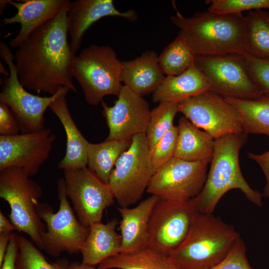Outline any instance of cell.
I'll return each mask as SVG.
<instances>
[{
  "label": "cell",
  "instance_id": "1",
  "mask_svg": "<svg viewBox=\"0 0 269 269\" xmlns=\"http://www.w3.org/2000/svg\"><path fill=\"white\" fill-rule=\"evenodd\" d=\"M69 2L17 47L14 61L19 80L25 89L50 95L63 87L77 92L72 74L76 56L68 41Z\"/></svg>",
  "mask_w": 269,
  "mask_h": 269
},
{
  "label": "cell",
  "instance_id": "2",
  "mask_svg": "<svg viewBox=\"0 0 269 269\" xmlns=\"http://www.w3.org/2000/svg\"><path fill=\"white\" fill-rule=\"evenodd\" d=\"M170 19L195 56L247 53V26L242 13L207 10L185 17L176 9Z\"/></svg>",
  "mask_w": 269,
  "mask_h": 269
},
{
  "label": "cell",
  "instance_id": "3",
  "mask_svg": "<svg viewBox=\"0 0 269 269\" xmlns=\"http://www.w3.org/2000/svg\"><path fill=\"white\" fill-rule=\"evenodd\" d=\"M248 134H230L215 139L213 155L205 184L192 200L198 212L212 214L222 197L233 189L241 190L255 205L263 206L262 193L251 187L239 164V152Z\"/></svg>",
  "mask_w": 269,
  "mask_h": 269
},
{
  "label": "cell",
  "instance_id": "4",
  "mask_svg": "<svg viewBox=\"0 0 269 269\" xmlns=\"http://www.w3.org/2000/svg\"><path fill=\"white\" fill-rule=\"evenodd\" d=\"M240 238L235 228L212 214L197 213L183 242L169 257L180 269H210Z\"/></svg>",
  "mask_w": 269,
  "mask_h": 269
},
{
  "label": "cell",
  "instance_id": "5",
  "mask_svg": "<svg viewBox=\"0 0 269 269\" xmlns=\"http://www.w3.org/2000/svg\"><path fill=\"white\" fill-rule=\"evenodd\" d=\"M122 61L109 46L91 45L76 56L72 74L88 104L97 106L107 95L118 97L122 85Z\"/></svg>",
  "mask_w": 269,
  "mask_h": 269
},
{
  "label": "cell",
  "instance_id": "6",
  "mask_svg": "<svg viewBox=\"0 0 269 269\" xmlns=\"http://www.w3.org/2000/svg\"><path fill=\"white\" fill-rule=\"evenodd\" d=\"M30 177L18 167L0 170V197L9 204V220L17 231L27 235L36 247L42 249L41 236L46 226L37 213L42 190Z\"/></svg>",
  "mask_w": 269,
  "mask_h": 269
},
{
  "label": "cell",
  "instance_id": "7",
  "mask_svg": "<svg viewBox=\"0 0 269 269\" xmlns=\"http://www.w3.org/2000/svg\"><path fill=\"white\" fill-rule=\"evenodd\" d=\"M155 171L145 134L135 135L129 148L118 159L108 183L119 207L136 203Z\"/></svg>",
  "mask_w": 269,
  "mask_h": 269
},
{
  "label": "cell",
  "instance_id": "8",
  "mask_svg": "<svg viewBox=\"0 0 269 269\" xmlns=\"http://www.w3.org/2000/svg\"><path fill=\"white\" fill-rule=\"evenodd\" d=\"M57 194L59 207L56 212L46 203L39 202L37 206L38 215L46 226L41 236L42 249L53 257L63 252L80 253L89 232V227L80 223L68 201L63 178L57 181Z\"/></svg>",
  "mask_w": 269,
  "mask_h": 269
},
{
  "label": "cell",
  "instance_id": "9",
  "mask_svg": "<svg viewBox=\"0 0 269 269\" xmlns=\"http://www.w3.org/2000/svg\"><path fill=\"white\" fill-rule=\"evenodd\" d=\"M0 56L9 70V77L3 79L0 103L7 105L18 123L21 134H29L45 129L44 114L50 104L59 96L69 92L63 87L56 94L49 97H40L29 93L20 82L14 54L5 43L0 42Z\"/></svg>",
  "mask_w": 269,
  "mask_h": 269
},
{
  "label": "cell",
  "instance_id": "10",
  "mask_svg": "<svg viewBox=\"0 0 269 269\" xmlns=\"http://www.w3.org/2000/svg\"><path fill=\"white\" fill-rule=\"evenodd\" d=\"M194 64L208 80L210 91L224 98L248 100L263 96L250 76L242 54L196 55Z\"/></svg>",
  "mask_w": 269,
  "mask_h": 269
},
{
  "label": "cell",
  "instance_id": "11",
  "mask_svg": "<svg viewBox=\"0 0 269 269\" xmlns=\"http://www.w3.org/2000/svg\"><path fill=\"white\" fill-rule=\"evenodd\" d=\"M197 213L192 199L159 198L149 220L147 247L169 255L184 240Z\"/></svg>",
  "mask_w": 269,
  "mask_h": 269
},
{
  "label": "cell",
  "instance_id": "12",
  "mask_svg": "<svg viewBox=\"0 0 269 269\" xmlns=\"http://www.w3.org/2000/svg\"><path fill=\"white\" fill-rule=\"evenodd\" d=\"M65 194L73 204L80 223L89 227L102 222L103 212L114 203L109 184L87 167L63 170Z\"/></svg>",
  "mask_w": 269,
  "mask_h": 269
},
{
  "label": "cell",
  "instance_id": "13",
  "mask_svg": "<svg viewBox=\"0 0 269 269\" xmlns=\"http://www.w3.org/2000/svg\"><path fill=\"white\" fill-rule=\"evenodd\" d=\"M178 112L215 139L244 132L238 111L225 98L210 91L180 102Z\"/></svg>",
  "mask_w": 269,
  "mask_h": 269
},
{
  "label": "cell",
  "instance_id": "14",
  "mask_svg": "<svg viewBox=\"0 0 269 269\" xmlns=\"http://www.w3.org/2000/svg\"><path fill=\"white\" fill-rule=\"evenodd\" d=\"M208 164L173 157L155 171L146 191L162 199H191L205 184Z\"/></svg>",
  "mask_w": 269,
  "mask_h": 269
},
{
  "label": "cell",
  "instance_id": "15",
  "mask_svg": "<svg viewBox=\"0 0 269 269\" xmlns=\"http://www.w3.org/2000/svg\"><path fill=\"white\" fill-rule=\"evenodd\" d=\"M56 135L49 129L11 136L0 135V170L15 167L37 174L48 158Z\"/></svg>",
  "mask_w": 269,
  "mask_h": 269
},
{
  "label": "cell",
  "instance_id": "16",
  "mask_svg": "<svg viewBox=\"0 0 269 269\" xmlns=\"http://www.w3.org/2000/svg\"><path fill=\"white\" fill-rule=\"evenodd\" d=\"M118 98L112 106L101 102L109 131L106 139L131 141L135 135L145 134L151 112L147 102L124 85Z\"/></svg>",
  "mask_w": 269,
  "mask_h": 269
},
{
  "label": "cell",
  "instance_id": "17",
  "mask_svg": "<svg viewBox=\"0 0 269 269\" xmlns=\"http://www.w3.org/2000/svg\"><path fill=\"white\" fill-rule=\"evenodd\" d=\"M108 16H120L131 22L137 19L134 9L120 11L112 0H77L67 6V22L70 46L75 54L79 50L87 30L100 19Z\"/></svg>",
  "mask_w": 269,
  "mask_h": 269
},
{
  "label": "cell",
  "instance_id": "18",
  "mask_svg": "<svg viewBox=\"0 0 269 269\" xmlns=\"http://www.w3.org/2000/svg\"><path fill=\"white\" fill-rule=\"evenodd\" d=\"M68 0H26L20 2L10 0L17 13L12 17L4 18L1 26L19 23L20 29L17 35L9 42V46L17 47L36 28L54 16L68 3Z\"/></svg>",
  "mask_w": 269,
  "mask_h": 269
},
{
  "label": "cell",
  "instance_id": "19",
  "mask_svg": "<svg viewBox=\"0 0 269 269\" xmlns=\"http://www.w3.org/2000/svg\"><path fill=\"white\" fill-rule=\"evenodd\" d=\"M158 199L157 196L150 195L135 207L118 208L121 217L120 253H133L147 247L149 220Z\"/></svg>",
  "mask_w": 269,
  "mask_h": 269
},
{
  "label": "cell",
  "instance_id": "20",
  "mask_svg": "<svg viewBox=\"0 0 269 269\" xmlns=\"http://www.w3.org/2000/svg\"><path fill=\"white\" fill-rule=\"evenodd\" d=\"M155 51L146 50L134 59L122 62V82L138 96L153 93L165 76Z\"/></svg>",
  "mask_w": 269,
  "mask_h": 269
},
{
  "label": "cell",
  "instance_id": "21",
  "mask_svg": "<svg viewBox=\"0 0 269 269\" xmlns=\"http://www.w3.org/2000/svg\"><path fill=\"white\" fill-rule=\"evenodd\" d=\"M65 92L50 104L49 108L62 124L66 136L65 154L57 165L64 170L86 167L88 161V141L76 125L69 111Z\"/></svg>",
  "mask_w": 269,
  "mask_h": 269
},
{
  "label": "cell",
  "instance_id": "22",
  "mask_svg": "<svg viewBox=\"0 0 269 269\" xmlns=\"http://www.w3.org/2000/svg\"><path fill=\"white\" fill-rule=\"evenodd\" d=\"M117 225V220L114 218L106 224L97 223L89 226L80 252L83 265L94 267L120 253L122 239L116 231Z\"/></svg>",
  "mask_w": 269,
  "mask_h": 269
},
{
  "label": "cell",
  "instance_id": "23",
  "mask_svg": "<svg viewBox=\"0 0 269 269\" xmlns=\"http://www.w3.org/2000/svg\"><path fill=\"white\" fill-rule=\"evenodd\" d=\"M178 136L174 156L190 162L211 161L215 139L184 116L178 120Z\"/></svg>",
  "mask_w": 269,
  "mask_h": 269
},
{
  "label": "cell",
  "instance_id": "24",
  "mask_svg": "<svg viewBox=\"0 0 269 269\" xmlns=\"http://www.w3.org/2000/svg\"><path fill=\"white\" fill-rule=\"evenodd\" d=\"M210 91L203 74L194 65L177 76H166L159 87L152 93L154 103H179L201 93Z\"/></svg>",
  "mask_w": 269,
  "mask_h": 269
},
{
  "label": "cell",
  "instance_id": "25",
  "mask_svg": "<svg viewBox=\"0 0 269 269\" xmlns=\"http://www.w3.org/2000/svg\"><path fill=\"white\" fill-rule=\"evenodd\" d=\"M97 269H180L169 255L146 247L118 254L100 263Z\"/></svg>",
  "mask_w": 269,
  "mask_h": 269
},
{
  "label": "cell",
  "instance_id": "26",
  "mask_svg": "<svg viewBox=\"0 0 269 269\" xmlns=\"http://www.w3.org/2000/svg\"><path fill=\"white\" fill-rule=\"evenodd\" d=\"M131 141L105 140L88 143L87 167L108 184L111 174L119 157L130 147Z\"/></svg>",
  "mask_w": 269,
  "mask_h": 269
},
{
  "label": "cell",
  "instance_id": "27",
  "mask_svg": "<svg viewBox=\"0 0 269 269\" xmlns=\"http://www.w3.org/2000/svg\"><path fill=\"white\" fill-rule=\"evenodd\" d=\"M225 99L239 113L244 132L269 137V95L254 99Z\"/></svg>",
  "mask_w": 269,
  "mask_h": 269
},
{
  "label": "cell",
  "instance_id": "28",
  "mask_svg": "<svg viewBox=\"0 0 269 269\" xmlns=\"http://www.w3.org/2000/svg\"><path fill=\"white\" fill-rule=\"evenodd\" d=\"M247 53L269 59V11L257 9L248 11Z\"/></svg>",
  "mask_w": 269,
  "mask_h": 269
},
{
  "label": "cell",
  "instance_id": "29",
  "mask_svg": "<svg viewBox=\"0 0 269 269\" xmlns=\"http://www.w3.org/2000/svg\"><path fill=\"white\" fill-rule=\"evenodd\" d=\"M195 55L179 35L168 45L158 57L159 64L166 76L181 74L194 65Z\"/></svg>",
  "mask_w": 269,
  "mask_h": 269
},
{
  "label": "cell",
  "instance_id": "30",
  "mask_svg": "<svg viewBox=\"0 0 269 269\" xmlns=\"http://www.w3.org/2000/svg\"><path fill=\"white\" fill-rule=\"evenodd\" d=\"M178 102H161L150 112L145 135L150 152L158 141L174 126Z\"/></svg>",
  "mask_w": 269,
  "mask_h": 269
},
{
  "label": "cell",
  "instance_id": "31",
  "mask_svg": "<svg viewBox=\"0 0 269 269\" xmlns=\"http://www.w3.org/2000/svg\"><path fill=\"white\" fill-rule=\"evenodd\" d=\"M18 244L17 269H69L70 264L66 259L49 262L38 248L24 236H19Z\"/></svg>",
  "mask_w": 269,
  "mask_h": 269
},
{
  "label": "cell",
  "instance_id": "32",
  "mask_svg": "<svg viewBox=\"0 0 269 269\" xmlns=\"http://www.w3.org/2000/svg\"><path fill=\"white\" fill-rule=\"evenodd\" d=\"M207 10L217 13H242L244 11L269 9V0H210Z\"/></svg>",
  "mask_w": 269,
  "mask_h": 269
},
{
  "label": "cell",
  "instance_id": "33",
  "mask_svg": "<svg viewBox=\"0 0 269 269\" xmlns=\"http://www.w3.org/2000/svg\"><path fill=\"white\" fill-rule=\"evenodd\" d=\"M242 55L250 76L259 91L263 95H269V59L247 53Z\"/></svg>",
  "mask_w": 269,
  "mask_h": 269
},
{
  "label": "cell",
  "instance_id": "34",
  "mask_svg": "<svg viewBox=\"0 0 269 269\" xmlns=\"http://www.w3.org/2000/svg\"><path fill=\"white\" fill-rule=\"evenodd\" d=\"M177 136L178 128L174 126L150 152L151 162L155 171L174 156Z\"/></svg>",
  "mask_w": 269,
  "mask_h": 269
},
{
  "label": "cell",
  "instance_id": "35",
  "mask_svg": "<svg viewBox=\"0 0 269 269\" xmlns=\"http://www.w3.org/2000/svg\"><path fill=\"white\" fill-rule=\"evenodd\" d=\"M210 269H253L246 256V247L239 238L227 256Z\"/></svg>",
  "mask_w": 269,
  "mask_h": 269
},
{
  "label": "cell",
  "instance_id": "36",
  "mask_svg": "<svg viewBox=\"0 0 269 269\" xmlns=\"http://www.w3.org/2000/svg\"><path fill=\"white\" fill-rule=\"evenodd\" d=\"M19 127L9 107L0 103V135L11 136L19 134Z\"/></svg>",
  "mask_w": 269,
  "mask_h": 269
},
{
  "label": "cell",
  "instance_id": "37",
  "mask_svg": "<svg viewBox=\"0 0 269 269\" xmlns=\"http://www.w3.org/2000/svg\"><path fill=\"white\" fill-rule=\"evenodd\" d=\"M19 236L12 233L7 252L0 269H17V258L19 251Z\"/></svg>",
  "mask_w": 269,
  "mask_h": 269
},
{
  "label": "cell",
  "instance_id": "38",
  "mask_svg": "<svg viewBox=\"0 0 269 269\" xmlns=\"http://www.w3.org/2000/svg\"><path fill=\"white\" fill-rule=\"evenodd\" d=\"M248 157L255 161L263 170L266 180L262 193L263 197L269 199V150L261 154L248 153Z\"/></svg>",
  "mask_w": 269,
  "mask_h": 269
},
{
  "label": "cell",
  "instance_id": "39",
  "mask_svg": "<svg viewBox=\"0 0 269 269\" xmlns=\"http://www.w3.org/2000/svg\"><path fill=\"white\" fill-rule=\"evenodd\" d=\"M17 230L10 220H8L1 211H0V234H11Z\"/></svg>",
  "mask_w": 269,
  "mask_h": 269
},
{
  "label": "cell",
  "instance_id": "40",
  "mask_svg": "<svg viewBox=\"0 0 269 269\" xmlns=\"http://www.w3.org/2000/svg\"><path fill=\"white\" fill-rule=\"evenodd\" d=\"M11 234H0V266H1L7 252Z\"/></svg>",
  "mask_w": 269,
  "mask_h": 269
},
{
  "label": "cell",
  "instance_id": "41",
  "mask_svg": "<svg viewBox=\"0 0 269 269\" xmlns=\"http://www.w3.org/2000/svg\"><path fill=\"white\" fill-rule=\"evenodd\" d=\"M69 269H87L86 266L78 263H70Z\"/></svg>",
  "mask_w": 269,
  "mask_h": 269
},
{
  "label": "cell",
  "instance_id": "42",
  "mask_svg": "<svg viewBox=\"0 0 269 269\" xmlns=\"http://www.w3.org/2000/svg\"><path fill=\"white\" fill-rule=\"evenodd\" d=\"M10 0H0V13L1 14L3 10L6 8L7 4L9 3Z\"/></svg>",
  "mask_w": 269,
  "mask_h": 269
},
{
  "label": "cell",
  "instance_id": "43",
  "mask_svg": "<svg viewBox=\"0 0 269 269\" xmlns=\"http://www.w3.org/2000/svg\"><path fill=\"white\" fill-rule=\"evenodd\" d=\"M0 73L4 74L6 77H9V73L5 70L3 65L1 64V63H0Z\"/></svg>",
  "mask_w": 269,
  "mask_h": 269
}]
</instances>
